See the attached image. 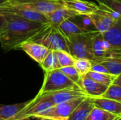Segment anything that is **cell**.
<instances>
[{
	"instance_id": "1",
	"label": "cell",
	"mask_w": 121,
	"mask_h": 120,
	"mask_svg": "<svg viewBox=\"0 0 121 120\" xmlns=\"http://www.w3.org/2000/svg\"><path fill=\"white\" fill-rule=\"evenodd\" d=\"M6 23L0 33V43L4 52L18 49L23 42L30 40L47 23L24 19L9 13H1Z\"/></svg>"
},
{
	"instance_id": "2",
	"label": "cell",
	"mask_w": 121,
	"mask_h": 120,
	"mask_svg": "<svg viewBox=\"0 0 121 120\" xmlns=\"http://www.w3.org/2000/svg\"><path fill=\"white\" fill-rule=\"evenodd\" d=\"M30 41L41 44L50 50H64L69 52L67 38L59 26L47 23Z\"/></svg>"
},
{
	"instance_id": "3",
	"label": "cell",
	"mask_w": 121,
	"mask_h": 120,
	"mask_svg": "<svg viewBox=\"0 0 121 120\" xmlns=\"http://www.w3.org/2000/svg\"><path fill=\"white\" fill-rule=\"evenodd\" d=\"M98 30L83 33L67 38L69 53L75 59H87L96 62L93 37Z\"/></svg>"
},
{
	"instance_id": "4",
	"label": "cell",
	"mask_w": 121,
	"mask_h": 120,
	"mask_svg": "<svg viewBox=\"0 0 121 120\" xmlns=\"http://www.w3.org/2000/svg\"><path fill=\"white\" fill-rule=\"evenodd\" d=\"M79 87L69 79L60 69L45 72L44 80L38 94L57 91L60 90Z\"/></svg>"
},
{
	"instance_id": "5",
	"label": "cell",
	"mask_w": 121,
	"mask_h": 120,
	"mask_svg": "<svg viewBox=\"0 0 121 120\" xmlns=\"http://www.w3.org/2000/svg\"><path fill=\"white\" fill-rule=\"evenodd\" d=\"M86 98L81 97L55 105L35 118L41 120H67L74 110Z\"/></svg>"
},
{
	"instance_id": "6",
	"label": "cell",
	"mask_w": 121,
	"mask_h": 120,
	"mask_svg": "<svg viewBox=\"0 0 121 120\" xmlns=\"http://www.w3.org/2000/svg\"><path fill=\"white\" fill-rule=\"evenodd\" d=\"M89 16L96 29L101 33L106 32L121 16L117 11L99 3L98 8Z\"/></svg>"
},
{
	"instance_id": "7",
	"label": "cell",
	"mask_w": 121,
	"mask_h": 120,
	"mask_svg": "<svg viewBox=\"0 0 121 120\" xmlns=\"http://www.w3.org/2000/svg\"><path fill=\"white\" fill-rule=\"evenodd\" d=\"M93 49L96 62L111 59H121V49L111 45L99 31L93 37Z\"/></svg>"
},
{
	"instance_id": "8",
	"label": "cell",
	"mask_w": 121,
	"mask_h": 120,
	"mask_svg": "<svg viewBox=\"0 0 121 120\" xmlns=\"http://www.w3.org/2000/svg\"><path fill=\"white\" fill-rule=\"evenodd\" d=\"M0 11L1 13L5 12L12 13L28 21L42 23H49L47 15L32 8L15 4L10 0H7L2 4L0 7Z\"/></svg>"
},
{
	"instance_id": "9",
	"label": "cell",
	"mask_w": 121,
	"mask_h": 120,
	"mask_svg": "<svg viewBox=\"0 0 121 120\" xmlns=\"http://www.w3.org/2000/svg\"><path fill=\"white\" fill-rule=\"evenodd\" d=\"M11 1L32 8L48 15L56 9L65 6L62 0H10Z\"/></svg>"
},
{
	"instance_id": "10",
	"label": "cell",
	"mask_w": 121,
	"mask_h": 120,
	"mask_svg": "<svg viewBox=\"0 0 121 120\" xmlns=\"http://www.w3.org/2000/svg\"><path fill=\"white\" fill-rule=\"evenodd\" d=\"M38 95L44 96L48 100H49L51 103H52L55 105L78 98L88 96L87 94L80 87L67 88V89H63V90L45 93Z\"/></svg>"
},
{
	"instance_id": "11",
	"label": "cell",
	"mask_w": 121,
	"mask_h": 120,
	"mask_svg": "<svg viewBox=\"0 0 121 120\" xmlns=\"http://www.w3.org/2000/svg\"><path fill=\"white\" fill-rule=\"evenodd\" d=\"M18 49L24 51L31 59L39 64L42 63L45 57L50 51L44 45L30 40L23 42Z\"/></svg>"
},
{
	"instance_id": "12",
	"label": "cell",
	"mask_w": 121,
	"mask_h": 120,
	"mask_svg": "<svg viewBox=\"0 0 121 120\" xmlns=\"http://www.w3.org/2000/svg\"><path fill=\"white\" fill-rule=\"evenodd\" d=\"M79 87L87 94L89 97H101L107 91L108 86L97 82L91 78L84 76L82 77Z\"/></svg>"
},
{
	"instance_id": "13",
	"label": "cell",
	"mask_w": 121,
	"mask_h": 120,
	"mask_svg": "<svg viewBox=\"0 0 121 120\" xmlns=\"http://www.w3.org/2000/svg\"><path fill=\"white\" fill-rule=\"evenodd\" d=\"M65 6L79 14H91L95 11L99 5L86 0H62Z\"/></svg>"
},
{
	"instance_id": "14",
	"label": "cell",
	"mask_w": 121,
	"mask_h": 120,
	"mask_svg": "<svg viewBox=\"0 0 121 120\" xmlns=\"http://www.w3.org/2000/svg\"><path fill=\"white\" fill-rule=\"evenodd\" d=\"M90 98L96 107L121 117V103L104 97Z\"/></svg>"
},
{
	"instance_id": "15",
	"label": "cell",
	"mask_w": 121,
	"mask_h": 120,
	"mask_svg": "<svg viewBox=\"0 0 121 120\" xmlns=\"http://www.w3.org/2000/svg\"><path fill=\"white\" fill-rule=\"evenodd\" d=\"M94 107L91 98L88 96L74 110L67 120H86Z\"/></svg>"
},
{
	"instance_id": "16",
	"label": "cell",
	"mask_w": 121,
	"mask_h": 120,
	"mask_svg": "<svg viewBox=\"0 0 121 120\" xmlns=\"http://www.w3.org/2000/svg\"><path fill=\"white\" fill-rule=\"evenodd\" d=\"M77 13L74 11L65 6L59 8L47 15L49 23L59 26L62 22L76 16Z\"/></svg>"
},
{
	"instance_id": "17",
	"label": "cell",
	"mask_w": 121,
	"mask_h": 120,
	"mask_svg": "<svg viewBox=\"0 0 121 120\" xmlns=\"http://www.w3.org/2000/svg\"><path fill=\"white\" fill-rule=\"evenodd\" d=\"M102 35L111 45L121 49V16L115 21L111 28Z\"/></svg>"
},
{
	"instance_id": "18",
	"label": "cell",
	"mask_w": 121,
	"mask_h": 120,
	"mask_svg": "<svg viewBox=\"0 0 121 120\" xmlns=\"http://www.w3.org/2000/svg\"><path fill=\"white\" fill-rule=\"evenodd\" d=\"M28 103L29 101L13 105H0V120H8L11 119L23 109Z\"/></svg>"
},
{
	"instance_id": "19",
	"label": "cell",
	"mask_w": 121,
	"mask_h": 120,
	"mask_svg": "<svg viewBox=\"0 0 121 120\" xmlns=\"http://www.w3.org/2000/svg\"><path fill=\"white\" fill-rule=\"evenodd\" d=\"M75 23L84 33L97 30L88 14H77L76 16L69 18Z\"/></svg>"
},
{
	"instance_id": "20",
	"label": "cell",
	"mask_w": 121,
	"mask_h": 120,
	"mask_svg": "<svg viewBox=\"0 0 121 120\" xmlns=\"http://www.w3.org/2000/svg\"><path fill=\"white\" fill-rule=\"evenodd\" d=\"M40 66L45 72L60 69V65L57 59L56 51L50 50L42 62V63L40 64Z\"/></svg>"
},
{
	"instance_id": "21",
	"label": "cell",
	"mask_w": 121,
	"mask_h": 120,
	"mask_svg": "<svg viewBox=\"0 0 121 120\" xmlns=\"http://www.w3.org/2000/svg\"><path fill=\"white\" fill-rule=\"evenodd\" d=\"M59 28L67 38L84 33L75 23H74L70 19L66 20L62 22L59 25Z\"/></svg>"
},
{
	"instance_id": "22",
	"label": "cell",
	"mask_w": 121,
	"mask_h": 120,
	"mask_svg": "<svg viewBox=\"0 0 121 120\" xmlns=\"http://www.w3.org/2000/svg\"><path fill=\"white\" fill-rule=\"evenodd\" d=\"M119 117V116L115 114L95 106L90 112L86 120H116Z\"/></svg>"
},
{
	"instance_id": "23",
	"label": "cell",
	"mask_w": 121,
	"mask_h": 120,
	"mask_svg": "<svg viewBox=\"0 0 121 120\" xmlns=\"http://www.w3.org/2000/svg\"><path fill=\"white\" fill-rule=\"evenodd\" d=\"M86 76L97 82H99L108 86L113 84L115 79L116 78V76L111 74L98 73V72H95L92 71H90L89 72H88Z\"/></svg>"
},
{
	"instance_id": "24",
	"label": "cell",
	"mask_w": 121,
	"mask_h": 120,
	"mask_svg": "<svg viewBox=\"0 0 121 120\" xmlns=\"http://www.w3.org/2000/svg\"><path fill=\"white\" fill-rule=\"evenodd\" d=\"M57 59L61 67H65L69 66H73L75 63L76 59L69 52L64 50L56 51Z\"/></svg>"
},
{
	"instance_id": "25",
	"label": "cell",
	"mask_w": 121,
	"mask_h": 120,
	"mask_svg": "<svg viewBox=\"0 0 121 120\" xmlns=\"http://www.w3.org/2000/svg\"><path fill=\"white\" fill-rule=\"evenodd\" d=\"M108 70L111 74L116 76L121 74V59H111L101 62Z\"/></svg>"
},
{
	"instance_id": "26",
	"label": "cell",
	"mask_w": 121,
	"mask_h": 120,
	"mask_svg": "<svg viewBox=\"0 0 121 120\" xmlns=\"http://www.w3.org/2000/svg\"><path fill=\"white\" fill-rule=\"evenodd\" d=\"M92 62L87 59H76L74 66L78 71L81 76H84L91 70Z\"/></svg>"
},
{
	"instance_id": "27",
	"label": "cell",
	"mask_w": 121,
	"mask_h": 120,
	"mask_svg": "<svg viewBox=\"0 0 121 120\" xmlns=\"http://www.w3.org/2000/svg\"><path fill=\"white\" fill-rule=\"evenodd\" d=\"M60 69L69 79H70L73 82H74L79 86V84L82 81V76L79 74L78 71L77 70V69L75 68V66L74 65L65 66V67H61Z\"/></svg>"
},
{
	"instance_id": "28",
	"label": "cell",
	"mask_w": 121,
	"mask_h": 120,
	"mask_svg": "<svg viewBox=\"0 0 121 120\" xmlns=\"http://www.w3.org/2000/svg\"><path fill=\"white\" fill-rule=\"evenodd\" d=\"M101 97L113 99L121 103V86L111 84L108 86L107 91Z\"/></svg>"
},
{
	"instance_id": "29",
	"label": "cell",
	"mask_w": 121,
	"mask_h": 120,
	"mask_svg": "<svg viewBox=\"0 0 121 120\" xmlns=\"http://www.w3.org/2000/svg\"><path fill=\"white\" fill-rule=\"evenodd\" d=\"M99 4H104L111 9L117 11L121 16V1L117 0H96Z\"/></svg>"
},
{
	"instance_id": "30",
	"label": "cell",
	"mask_w": 121,
	"mask_h": 120,
	"mask_svg": "<svg viewBox=\"0 0 121 120\" xmlns=\"http://www.w3.org/2000/svg\"><path fill=\"white\" fill-rule=\"evenodd\" d=\"M92 71L98 72V73H105V74H110L107 68L102 64L101 62H93L91 70Z\"/></svg>"
},
{
	"instance_id": "31",
	"label": "cell",
	"mask_w": 121,
	"mask_h": 120,
	"mask_svg": "<svg viewBox=\"0 0 121 120\" xmlns=\"http://www.w3.org/2000/svg\"><path fill=\"white\" fill-rule=\"evenodd\" d=\"M7 0H0V7L2 6V4L4 3V2H6ZM6 18H5V17L1 14V11H0V33H1V32L3 30V29H4V26H5V25H6Z\"/></svg>"
},
{
	"instance_id": "32",
	"label": "cell",
	"mask_w": 121,
	"mask_h": 120,
	"mask_svg": "<svg viewBox=\"0 0 121 120\" xmlns=\"http://www.w3.org/2000/svg\"><path fill=\"white\" fill-rule=\"evenodd\" d=\"M113 84H116V85L121 86V74L118 75V76H116V78L115 79Z\"/></svg>"
},
{
	"instance_id": "33",
	"label": "cell",
	"mask_w": 121,
	"mask_h": 120,
	"mask_svg": "<svg viewBox=\"0 0 121 120\" xmlns=\"http://www.w3.org/2000/svg\"><path fill=\"white\" fill-rule=\"evenodd\" d=\"M32 120L30 118H24V119H20V120Z\"/></svg>"
},
{
	"instance_id": "34",
	"label": "cell",
	"mask_w": 121,
	"mask_h": 120,
	"mask_svg": "<svg viewBox=\"0 0 121 120\" xmlns=\"http://www.w3.org/2000/svg\"><path fill=\"white\" fill-rule=\"evenodd\" d=\"M116 120H121V117H120L119 118H118V119H117Z\"/></svg>"
},
{
	"instance_id": "35",
	"label": "cell",
	"mask_w": 121,
	"mask_h": 120,
	"mask_svg": "<svg viewBox=\"0 0 121 120\" xmlns=\"http://www.w3.org/2000/svg\"><path fill=\"white\" fill-rule=\"evenodd\" d=\"M117 1H121V0H117Z\"/></svg>"
},
{
	"instance_id": "36",
	"label": "cell",
	"mask_w": 121,
	"mask_h": 120,
	"mask_svg": "<svg viewBox=\"0 0 121 120\" xmlns=\"http://www.w3.org/2000/svg\"></svg>"
}]
</instances>
